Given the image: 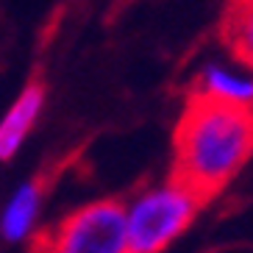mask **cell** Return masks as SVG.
<instances>
[{
  "mask_svg": "<svg viewBox=\"0 0 253 253\" xmlns=\"http://www.w3.org/2000/svg\"><path fill=\"white\" fill-rule=\"evenodd\" d=\"M126 211L128 206L112 198L86 203L42 231L31 253H131Z\"/></svg>",
  "mask_w": 253,
  "mask_h": 253,
  "instance_id": "3957f363",
  "label": "cell"
},
{
  "mask_svg": "<svg viewBox=\"0 0 253 253\" xmlns=\"http://www.w3.org/2000/svg\"><path fill=\"white\" fill-rule=\"evenodd\" d=\"M253 156V112L195 92L175 126L172 178L209 201Z\"/></svg>",
  "mask_w": 253,
  "mask_h": 253,
  "instance_id": "6da1fadb",
  "label": "cell"
},
{
  "mask_svg": "<svg viewBox=\"0 0 253 253\" xmlns=\"http://www.w3.org/2000/svg\"><path fill=\"white\" fill-rule=\"evenodd\" d=\"M42 109H45V86L39 81L25 84L23 92L14 97V103L0 117V162H8L20 153Z\"/></svg>",
  "mask_w": 253,
  "mask_h": 253,
  "instance_id": "277c9868",
  "label": "cell"
},
{
  "mask_svg": "<svg viewBox=\"0 0 253 253\" xmlns=\"http://www.w3.org/2000/svg\"><path fill=\"white\" fill-rule=\"evenodd\" d=\"M195 92L214 97L220 103L242 106V109L253 112V67L237 59H234V64L209 61V64H203L201 75H198V89Z\"/></svg>",
  "mask_w": 253,
  "mask_h": 253,
  "instance_id": "5b68a950",
  "label": "cell"
},
{
  "mask_svg": "<svg viewBox=\"0 0 253 253\" xmlns=\"http://www.w3.org/2000/svg\"><path fill=\"white\" fill-rule=\"evenodd\" d=\"M209 203L206 195L172 178L150 186L128 206V248L131 253H162L181 231L189 228L198 211Z\"/></svg>",
  "mask_w": 253,
  "mask_h": 253,
  "instance_id": "7a4b0ae2",
  "label": "cell"
},
{
  "mask_svg": "<svg viewBox=\"0 0 253 253\" xmlns=\"http://www.w3.org/2000/svg\"><path fill=\"white\" fill-rule=\"evenodd\" d=\"M42 198H45V181L42 178H31L25 184H20L11 201L6 203L3 214H0V234L11 242L28 237L31 225L37 220V211L42 206Z\"/></svg>",
  "mask_w": 253,
  "mask_h": 253,
  "instance_id": "8992f818",
  "label": "cell"
},
{
  "mask_svg": "<svg viewBox=\"0 0 253 253\" xmlns=\"http://www.w3.org/2000/svg\"><path fill=\"white\" fill-rule=\"evenodd\" d=\"M223 42L234 59L253 67V0H231L223 20Z\"/></svg>",
  "mask_w": 253,
  "mask_h": 253,
  "instance_id": "52a82bcc",
  "label": "cell"
}]
</instances>
